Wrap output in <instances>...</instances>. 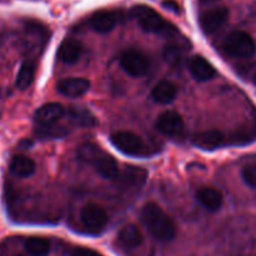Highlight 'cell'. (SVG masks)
<instances>
[{
	"mask_svg": "<svg viewBox=\"0 0 256 256\" xmlns=\"http://www.w3.org/2000/svg\"><path fill=\"white\" fill-rule=\"evenodd\" d=\"M142 219L148 232L159 242H172L176 236V224L156 202H148L144 205Z\"/></svg>",
	"mask_w": 256,
	"mask_h": 256,
	"instance_id": "cell-1",
	"label": "cell"
},
{
	"mask_svg": "<svg viewBox=\"0 0 256 256\" xmlns=\"http://www.w3.org/2000/svg\"><path fill=\"white\" fill-rule=\"evenodd\" d=\"M132 12L142 29L145 32H155V34H162V32L172 34L176 32L175 28L152 8L146 6V5H135L132 9Z\"/></svg>",
	"mask_w": 256,
	"mask_h": 256,
	"instance_id": "cell-2",
	"label": "cell"
},
{
	"mask_svg": "<svg viewBox=\"0 0 256 256\" xmlns=\"http://www.w3.org/2000/svg\"><path fill=\"white\" fill-rule=\"evenodd\" d=\"M222 49L230 56L249 59L256 52V44L252 36L245 32H232L222 42Z\"/></svg>",
	"mask_w": 256,
	"mask_h": 256,
	"instance_id": "cell-3",
	"label": "cell"
},
{
	"mask_svg": "<svg viewBox=\"0 0 256 256\" xmlns=\"http://www.w3.org/2000/svg\"><path fill=\"white\" fill-rule=\"evenodd\" d=\"M120 65L126 74L132 78L144 76L150 68L149 58L136 49L125 50L119 59Z\"/></svg>",
	"mask_w": 256,
	"mask_h": 256,
	"instance_id": "cell-4",
	"label": "cell"
},
{
	"mask_svg": "<svg viewBox=\"0 0 256 256\" xmlns=\"http://www.w3.org/2000/svg\"><path fill=\"white\" fill-rule=\"evenodd\" d=\"M112 144L128 155H140L144 152V142L139 135L132 132H115L110 135Z\"/></svg>",
	"mask_w": 256,
	"mask_h": 256,
	"instance_id": "cell-5",
	"label": "cell"
},
{
	"mask_svg": "<svg viewBox=\"0 0 256 256\" xmlns=\"http://www.w3.org/2000/svg\"><path fill=\"white\" fill-rule=\"evenodd\" d=\"M82 224L92 232H100L108 224V214L100 205L88 204L85 205L80 212Z\"/></svg>",
	"mask_w": 256,
	"mask_h": 256,
	"instance_id": "cell-6",
	"label": "cell"
},
{
	"mask_svg": "<svg viewBox=\"0 0 256 256\" xmlns=\"http://www.w3.org/2000/svg\"><path fill=\"white\" fill-rule=\"evenodd\" d=\"M229 19V10L226 8H214L202 12L199 18V24L205 34H212L219 30Z\"/></svg>",
	"mask_w": 256,
	"mask_h": 256,
	"instance_id": "cell-7",
	"label": "cell"
},
{
	"mask_svg": "<svg viewBox=\"0 0 256 256\" xmlns=\"http://www.w3.org/2000/svg\"><path fill=\"white\" fill-rule=\"evenodd\" d=\"M156 129L166 136H180L184 132V120L175 112H165L158 118Z\"/></svg>",
	"mask_w": 256,
	"mask_h": 256,
	"instance_id": "cell-8",
	"label": "cell"
},
{
	"mask_svg": "<svg viewBox=\"0 0 256 256\" xmlns=\"http://www.w3.org/2000/svg\"><path fill=\"white\" fill-rule=\"evenodd\" d=\"M120 20V14L114 10H100L90 16L89 24L95 32H109L114 29Z\"/></svg>",
	"mask_w": 256,
	"mask_h": 256,
	"instance_id": "cell-9",
	"label": "cell"
},
{
	"mask_svg": "<svg viewBox=\"0 0 256 256\" xmlns=\"http://www.w3.org/2000/svg\"><path fill=\"white\" fill-rule=\"evenodd\" d=\"M56 89L64 96L79 98L89 92L90 82L85 78H65L58 82Z\"/></svg>",
	"mask_w": 256,
	"mask_h": 256,
	"instance_id": "cell-10",
	"label": "cell"
},
{
	"mask_svg": "<svg viewBox=\"0 0 256 256\" xmlns=\"http://www.w3.org/2000/svg\"><path fill=\"white\" fill-rule=\"evenodd\" d=\"M65 114V109L59 102H48L35 112L34 120L42 126H49L59 122Z\"/></svg>",
	"mask_w": 256,
	"mask_h": 256,
	"instance_id": "cell-11",
	"label": "cell"
},
{
	"mask_svg": "<svg viewBox=\"0 0 256 256\" xmlns=\"http://www.w3.org/2000/svg\"><path fill=\"white\" fill-rule=\"evenodd\" d=\"M188 69H189L190 74L199 82L212 80L216 74V70L212 66V62L202 55H194L190 58L188 62Z\"/></svg>",
	"mask_w": 256,
	"mask_h": 256,
	"instance_id": "cell-12",
	"label": "cell"
},
{
	"mask_svg": "<svg viewBox=\"0 0 256 256\" xmlns=\"http://www.w3.org/2000/svg\"><path fill=\"white\" fill-rule=\"evenodd\" d=\"M82 54V45L78 40L68 38L62 40L58 49L56 58L64 64H72L80 59Z\"/></svg>",
	"mask_w": 256,
	"mask_h": 256,
	"instance_id": "cell-13",
	"label": "cell"
},
{
	"mask_svg": "<svg viewBox=\"0 0 256 256\" xmlns=\"http://www.w3.org/2000/svg\"><path fill=\"white\" fill-rule=\"evenodd\" d=\"M196 199L209 212H218L222 205V194L212 186H204L198 190Z\"/></svg>",
	"mask_w": 256,
	"mask_h": 256,
	"instance_id": "cell-14",
	"label": "cell"
},
{
	"mask_svg": "<svg viewBox=\"0 0 256 256\" xmlns=\"http://www.w3.org/2000/svg\"><path fill=\"white\" fill-rule=\"evenodd\" d=\"M224 135L219 130H206L198 132L192 138V142L202 150H215L224 144Z\"/></svg>",
	"mask_w": 256,
	"mask_h": 256,
	"instance_id": "cell-15",
	"label": "cell"
},
{
	"mask_svg": "<svg viewBox=\"0 0 256 256\" xmlns=\"http://www.w3.org/2000/svg\"><path fill=\"white\" fill-rule=\"evenodd\" d=\"M178 95V88L169 80H162L152 90V98L155 102L162 105L170 104Z\"/></svg>",
	"mask_w": 256,
	"mask_h": 256,
	"instance_id": "cell-16",
	"label": "cell"
},
{
	"mask_svg": "<svg viewBox=\"0 0 256 256\" xmlns=\"http://www.w3.org/2000/svg\"><path fill=\"white\" fill-rule=\"evenodd\" d=\"M146 170L142 169V168L129 166L122 172H119L116 179L119 180L122 186H124L125 189H130V188L142 186L146 180Z\"/></svg>",
	"mask_w": 256,
	"mask_h": 256,
	"instance_id": "cell-17",
	"label": "cell"
},
{
	"mask_svg": "<svg viewBox=\"0 0 256 256\" xmlns=\"http://www.w3.org/2000/svg\"><path fill=\"white\" fill-rule=\"evenodd\" d=\"M118 240H119V242L124 248L132 249V248H138L139 245H142L144 236H142V230H140L136 225L129 224L125 225V226L120 230L119 235H118Z\"/></svg>",
	"mask_w": 256,
	"mask_h": 256,
	"instance_id": "cell-18",
	"label": "cell"
},
{
	"mask_svg": "<svg viewBox=\"0 0 256 256\" xmlns=\"http://www.w3.org/2000/svg\"><path fill=\"white\" fill-rule=\"evenodd\" d=\"M10 172L18 178H28L32 175L36 169L34 160L24 155H15L9 165Z\"/></svg>",
	"mask_w": 256,
	"mask_h": 256,
	"instance_id": "cell-19",
	"label": "cell"
},
{
	"mask_svg": "<svg viewBox=\"0 0 256 256\" xmlns=\"http://www.w3.org/2000/svg\"><path fill=\"white\" fill-rule=\"evenodd\" d=\"M24 249L29 256H48L52 249V244L45 238L30 236L25 240Z\"/></svg>",
	"mask_w": 256,
	"mask_h": 256,
	"instance_id": "cell-20",
	"label": "cell"
},
{
	"mask_svg": "<svg viewBox=\"0 0 256 256\" xmlns=\"http://www.w3.org/2000/svg\"><path fill=\"white\" fill-rule=\"evenodd\" d=\"M94 168L102 178L110 180L116 179L118 175H119L120 172L119 165H118L116 160L112 156H110V155H108L106 152L98 160V162L94 165Z\"/></svg>",
	"mask_w": 256,
	"mask_h": 256,
	"instance_id": "cell-21",
	"label": "cell"
},
{
	"mask_svg": "<svg viewBox=\"0 0 256 256\" xmlns=\"http://www.w3.org/2000/svg\"><path fill=\"white\" fill-rule=\"evenodd\" d=\"M105 152H102V148H99L98 145L92 144V142H85V144L80 145L78 148V158L82 162H86L94 166L98 162V160L104 155Z\"/></svg>",
	"mask_w": 256,
	"mask_h": 256,
	"instance_id": "cell-22",
	"label": "cell"
},
{
	"mask_svg": "<svg viewBox=\"0 0 256 256\" xmlns=\"http://www.w3.org/2000/svg\"><path fill=\"white\" fill-rule=\"evenodd\" d=\"M35 72L36 68L32 62H24L20 66L19 72L16 75V86L18 89L25 90L32 84L35 79Z\"/></svg>",
	"mask_w": 256,
	"mask_h": 256,
	"instance_id": "cell-23",
	"label": "cell"
},
{
	"mask_svg": "<svg viewBox=\"0 0 256 256\" xmlns=\"http://www.w3.org/2000/svg\"><path fill=\"white\" fill-rule=\"evenodd\" d=\"M70 120H72L74 124L80 125V126H94L96 124V120H95L94 115L89 112V110L85 109H72L69 112Z\"/></svg>",
	"mask_w": 256,
	"mask_h": 256,
	"instance_id": "cell-24",
	"label": "cell"
},
{
	"mask_svg": "<svg viewBox=\"0 0 256 256\" xmlns=\"http://www.w3.org/2000/svg\"><path fill=\"white\" fill-rule=\"evenodd\" d=\"M242 178L248 186L256 189V165H245L242 170Z\"/></svg>",
	"mask_w": 256,
	"mask_h": 256,
	"instance_id": "cell-25",
	"label": "cell"
},
{
	"mask_svg": "<svg viewBox=\"0 0 256 256\" xmlns=\"http://www.w3.org/2000/svg\"><path fill=\"white\" fill-rule=\"evenodd\" d=\"M164 58L170 64H178L182 60L179 46H168L164 52Z\"/></svg>",
	"mask_w": 256,
	"mask_h": 256,
	"instance_id": "cell-26",
	"label": "cell"
},
{
	"mask_svg": "<svg viewBox=\"0 0 256 256\" xmlns=\"http://www.w3.org/2000/svg\"><path fill=\"white\" fill-rule=\"evenodd\" d=\"M68 256H102L100 252H95V250L89 249V248H74L72 252H69Z\"/></svg>",
	"mask_w": 256,
	"mask_h": 256,
	"instance_id": "cell-27",
	"label": "cell"
},
{
	"mask_svg": "<svg viewBox=\"0 0 256 256\" xmlns=\"http://www.w3.org/2000/svg\"><path fill=\"white\" fill-rule=\"evenodd\" d=\"M162 5H164L165 8H168V9L174 10L175 12H179V5H178V2H172V0H165V2H162Z\"/></svg>",
	"mask_w": 256,
	"mask_h": 256,
	"instance_id": "cell-28",
	"label": "cell"
},
{
	"mask_svg": "<svg viewBox=\"0 0 256 256\" xmlns=\"http://www.w3.org/2000/svg\"><path fill=\"white\" fill-rule=\"evenodd\" d=\"M14 256H29V255H24V254H16V255H14Z\"/></svg>",
	"mask_w": 256,
	"mask_h": 256,
	"instance_id": "cell-29",
	"label": "cell"
},
{
	"mask_svg": "<svg viewBox=\"0 0 256 256\" xmlns=\"http://www.w3.org/2000/svg\"><path fill=\"white\" fill-rule=\"evenodd\" d=\"M208 2H212V0H208Z\"/></svg>",
	"mask_w": 256,
	"mask_h": 256,
	"instance_id": "cell-30",
	"label": "cell"
}]
</instances>
